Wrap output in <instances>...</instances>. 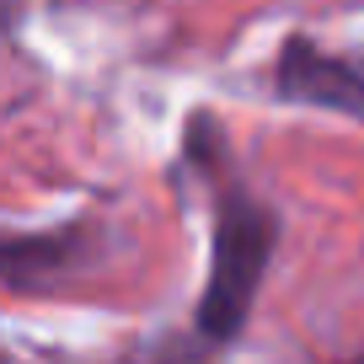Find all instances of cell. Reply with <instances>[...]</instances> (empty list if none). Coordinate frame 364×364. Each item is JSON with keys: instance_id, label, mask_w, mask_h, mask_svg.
<instances>
[{"instance_id": "1", "label": "cell", "mask_w": 364, "mask_h": 364, "mask_svg": "<svg viewBox=\"0 0 364 364\" xmlns=\"http://www.w3.org/2000/svg\"><path fill=\"white\" fill-rule=\"evenodd\" d=\"M188 161L209 182V209H215V236H209V273L198 295L193 327L209 348H225L247 332V316L257 306V289L268 279L273 247H279V215L273 204L241 177L230 161V139L209 113L188 118Z\"/></svg>"}, {"instance_id": "2", "label": "cell", "mask_w": 364, "mask_h": 364, "mask_svg": "<svg viewBox=\"0 0 364 364\" xmlns=\"http://www.w3.org/2000/svg\"><path fill=\"white\" fill-rule=\"evenodd\" d=\"M273 91L279 102L295 107H321V113H343L353 124H364V70H353L348 59L327 54L321 43L289 33L273 59Z\"/></svg>"}, {"instance_id": "3", "label": "cell", "mask_w": 364, "mask_h": 364, "mask_svg": "<svg viewBox=\"0 0 364 364\" xmlns=\"http://www.w3.org/2000/svg\"><path fill=\"white\" fill-rule=\"evenodd\" d=\"M91 241H97V225L91 220H70V225H54V230H16L6 236V284L22 295V289H38L59 273L80 268L91 257Z\"/></svg>"}, {"instance_id": "4", "label": "cell", "mask_w": 364, "mask_h": 364, "mask_svg": "<svg viewBox=\"0 0 364 364\" xmlns=\"http://www.w3.org/2000/svg\"><path fill=\"white\" fill-rule=\"evenodd\" d=\"M343 364H364V353H353V359H343Z\"/></svg>"}]
</instances>
